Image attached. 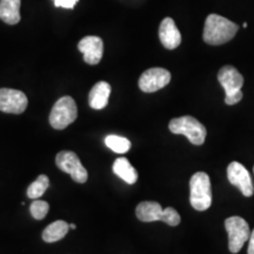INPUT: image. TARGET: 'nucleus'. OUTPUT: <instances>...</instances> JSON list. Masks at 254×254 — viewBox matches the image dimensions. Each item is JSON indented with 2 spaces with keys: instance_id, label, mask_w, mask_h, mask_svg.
<instances>
[{
  "instance_id": "f257e3e1",
  "label": "nucleus",
  "mask_w": 254,
  "mask_h": 254,
  "mask_svg": "<svg viewBox=\"0 0 254 254\" xmlns=\"http://www.w3.org/2000/svg\"><path fill=\"white\" fill-rule=\"evenodd\" d=\"M239 26L219 14H209L206 18L204 27V41L208 45H222L232 40L237 34Z\"/></svg>"
},
{
  "instance_id": "f03ea898",
  "label": "nucleus",
  "mask_w": 254,
  "mask_h": 254,
  "mask_svg": "<svg viewBox=\"0 0 254 254\" xmlns=\"http://www.w3.org/2000/svg\"><path fill=\"white\" fill-rule=\"evenodd\" d=\"M136 218L140 221H164L170 226H178L182 221V218L173 207L163 208L159 202L142 201L136 206Z\"/></svg>"
},
{
  "instance_id": "7ed1b4c3",
  "label": "nucleus",
  "mask_w": 254,
  "mask_h": 254,
  "mask_svg": "<svg viewBox=\"0 0 254 254\" xmlns=\"http://www.w3.org/2000/svg\"><path fill=\"white\" fill-rule=\"evenodd\" d=\"M190 201L196 211H206L212 205L211 180L207 173L196 172L190 182Z\"/></svg>"
},
{
  "instance_id": "20e7f679",
  "label": "nucleus",
  "mask_w": 254,
  "mask_h": 254,
  "mask_svg": "<svg viewBox=\"0 0 254 254\" xmlns=\"http://www.w3.org/2000/svg\"><path fill=\"white\" fill-rule=\"evenodd\" d=\"M168 128L174 134H183L190 141V144L200 146L205 142L206 131L205 126L190 116H184L180 118L172 119L168 124Z\"/></svg>"
},
{
  "instance_id": "39448f33",
  "label": "nucleus",
  "mask_w": 254,
  "mask_h": 254,
  "mask_svg": "<svg viewBox=\"0 0 254 254\" xmlns=\"http://www.w3.org/2000/svg\"><path fill=\"white\" fill-rule=\"evenodd\" d=\"M218 80L226 93L225 103L227 105H236L243 99L241 87L244 85V77L236 67L230 65L221 67L218 73Z\"/></svg>"
},
{
  "instance_id": "423d86ee",
  "label": "nucleus",
  "mask_w": 254,
  "mask_h": 254,
  "mask_svg": "<svg viewBox=\"0 0 254 254\" xmlns=\"http://www.w3.org/2000/svg\"><path fill=\"white\" fill-rule=\"evenodd\" d=\"M78 117L77 104L69 95L62 97L57 101L50 113V124L53 128L64 129Z\"/></svg>"
},
{
  "instance_id": "0eeeda50",
  "label": "nucleus",
  "mask_w": 254,
  "mask_h": 254,
  "mask_svg": "<svg viewBox=\"0 0 254 254\" xmlns=\"http://www.w3.org/2000/svg\"><path fill=\"white\" fill-rule=\"evenodd\" d=\"M225 228L228 233V249L232 253H238L250 239L249 224L240 217H230L225 220Z\"/></svg>"
},
{
  "instance_id": "6e6552de",
  "label": "nucleus",
  "mask_w": 254,
  "mask_h": 254,
  "mask_svg": "<svg viewBox=\"0 0 254 254\" xmlns=\"http://www.w3.org/2000/svg\"><path fill=\"white\" fill-rule=\"evenodd\" d=\"M56 164L63 172L68 173L75 183L84 184L87 182L88 173L82 166L78 155L71 151H62L57 154Z\"/></svg>"
},
{
  "instance_id": "1a4fd4ad",
  "label": "nucleus",
  "mask_w": 254,
  "mask_h": 254,
  "mask_svg": "<svg viewBox=\"0 0 254 254\" xmlns=\"http://www.w3.org/2000/svg\"><path fill=\"white\" fill-rule=\"evenodd\" d=\"M171 81V73L161 67H153L145 71L139 78V87L145 93H153L164 88Z\"/></svg>"
},
{
  "instance_id": "9d476101",
  "label": "nucleus",
  "mask_w": 254,
  "mask_h": 254,
  "mask_svg": "<svg viewBox=\"0 0 254 254\" xmlns=\"http://www.w3.org/2000/svg\"><path fill=\"white\" fill-rule=\"evenodd\" d=\"M28 100L24 92L12 88H0V111L5 113L21 114L27 109Z\"/></svg>"
},
{
  "instance_id": "9b49d317",
  "label": "nucleus",
  "mask_w": 254,
  "mask_h": 254,
  "mask_svg": "<svg viewBox=\"0 0 254 254\" xmlns=\"http://www.w3.org/2000/svg\"><path fill=\"white\" fill-rule=\"evenodd\" d=\"M227 178L232 185L237 186L245 196H252L254 193V187L252 178L249 171L244 165L238 161H233L227 167Z\"/></svg>"
},
{
  "instance_id": "f8f14e48",
  "label": "nucleus",
  "mask_w": 254,
  "mask_h": 254,
  "mask_svg": "<svg viewBox=\"0 0 254 254\" xmlns=\"http://www.w3.org/2000/svg\"><path fill=\"white\" fill-rule=\"evenodd\" d=\"M78 50L84 55L85 63L88 65H97L103 58L104 43L99 37L88 36L79 41Z\"/></svg>"
},
{
  "instance_id": "ddd939ff",
  "label": "nucleus",
  "mask_w": 254,
  "mask_h": 254,
  "mask_svg": "<svg viewBox=\"0 0 254 254\" xmlns=\"http://www.w3.org/2000/svg\"><path fill=\"white\" fill-rule=\"evenodd\" d=\"M159 38L165 49L174 50L182 44V33L176 26L172 18L167 17L159 26Z\"/></svg>"
},
{
  "instance_id": "4468645a",
  "label": "nucleus",
  "mask_w": 254,
  "mask_h": 254,
  "mask_svg": "<svg viewBox=\"0 0 254 254\" xmlns=\"http://www.w3.org/2000/svg\"><path fill=\"white\" fill-rule=\"evenodd\" d=\"M111 94V85L106 81H99L92 87L88 94V103L94 110H103L107 106Z\"/></svg>"
},
{
  "instance_id": "2eb2a0df",
  "label": "nucleus",
  "mask_w": 254,
  "mask_h": 254,
  "mask_svg": "<svg viewBox=\"0 0 254 254\" xmlns=\"http://www.w3.org/2000/svg\"><path fill=\"white\" fill-rule=\"evenodd\" d=\"M21 0H0V19L8 25L20 21Z\"/></svg>"
},
{
  "instance_id": "dca6fc26",
  "label": "nucleus",
  "mask_w": 254,
  "mask_h": 254,
  "mask_svg": "<svg viewBox=\"0 0 254 254\" xmlns=\"http://www.w3.org/2000/svg\"><path fill=\"white\" fill-rule=\"evenodd\" d=\"M113 172L118 176L124 182L133 185L138 180V172L134 167L132 166L128 159L118 158L113 164Z\"/></svg>"
},
{
  "instance_id": "f3484780",
  "label": "nucleus",
  "mask_w": 254,
  "mask_h": 254,
  "mask_svg": "<svg viewBox=\"0 0 254 254\" xmlns=\"http://www.w3.org/2000/svg\"><path fill=\"white\" fill-rule=\"evenodd\" d=\"M69 230L68 224L64 220H57L50 224L43 232V239L46 243H56L62 240Z\"/></svg>"
},
{
  "instance_id": "a211bd4d",
  "label": "nucleus",
  "mask_w": 254,
  "mask_h": 254,
  "mask_svg": "<svg viewBox=\"0 0 254 254\" xmlns=\"http://www.w3.org/2000/svg\"><path fill=\"white\" fill-rule=\"evenodd\" d=\"M105 144L116 153H126L131 148V141L125 136L110 134L105 138Z\"/></svg>"
},
{
  "instance_id": "6ab92c4d",
  "label": "nucleus",
  "mask_w": 254,
  "mask_h": 254,
  "mask_svg": "<svg viewBox=\"0 0 254 254\" xmlns=\"http://www.w3.org/2000/svg\"><path fill=\"white\" fill-rule=\"evenodd\" d=\"M49 186H50L49 177L45 176V174H40V176L38 177L30 186H28L27 196L30 199L40 198V196L46 192V190L49 189Z\"/></svg>"
},
{
  "instance_id": "aec40b11",
  "label": "nucleus",
  "mask_w": 254,
  "mask_h": 254,
  "mask_svg": "<svg viewBox=\"0 0 254 254\" xmlns=\"http://www.w3.org/2000/svg\"><path fill=\"white\" fill-rule=\"evenodd\" d=\"M49 209L50 205L46 201H44V200H34L30 206L32 217L37 219V220H41V219L45 218L47 213H49Z\"/></svg>"
},
{
  "instance_id": "412c9836",
  "label": "nucleus",
  "mask_w": 254,
  "mask_h": 254,
  "mask_svg": "<svg viewBox=\"0 0 254 254\" xmlns=\"http://www.w3.org/2000/svg\"><path fill=\"white\" fill-rule=\"evenodd\" d=\"M57 7H64V8H73L77 5L78 0H53Z\"/></svg>"
},
{
  "instance_id": "4be33fe9",
  "label": "nucleus",
  "mask_w": 254,
  "mask_h": 254,
  "mask_svg": "<svg viewBox=\"0 0 254 254\" xmlns=\"http://www.w3.org/2000/svg\"><path fill=\"white\" fill-rule=\"evenodd\" d=\"M249 254H254V230L250 236V245H249Z\"/></svg>"
},
{
  "instance_id": "5701e85b",
  "label": "nucleus",
  "mask_w": 254,
  "mask_h": 254,
  "mask_svg": "<svg viewBox=\"0 0 254 254\" xmlns=\"http://www.w3.org/2000/svg\"><path fill=\"white\" fill-rule=\"evenodd\" d=\"M68 226L69 228H72V230H75V228H77V225L75 224H68Z\"/></svg>"
},
{
  "instance_id": "b1692460",
  "label": "nucleus",
  "mask_w": 254,
  "mask_h": 254,
  "mask_svg": "<svg viewBox=\"0 0 254 254\" xmlns=\"http://www.w3.org/2000/svg\"><path fill=\"white\" fill-rule=\"evenodd\" d=\"M253 172H254V167H253Z\"/></svg>"
}]
</instances>
